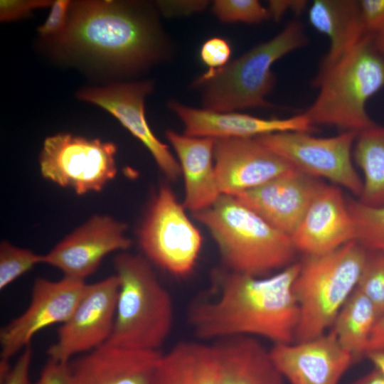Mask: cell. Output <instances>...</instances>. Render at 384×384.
<instances>
[{"mask_svg": "<svg viewBox=\"0 0 384 384\" xmlns=\"http://www.w3.org/2000/svg\"><path fill=\"white\" fill-rule=\"evenodd\" d=\"M307 43L303 26L291 21L269 41L223 68L208 70L193 82L201 90L203 109L228 112L271 107L267 97L275 83L272 65Z\"/></svg>", "mask_w": 384, "mask_h": 384, "instance_id": "obj_6", "label": "cell"}, {"mask_svg": "<svg viewBox=\"0 0 384 384\" xmlns=\"http://www.w3.org/2000/svg\"><path fill=\"white\" fill-rule=\"evenodd\" d=\"M169 107L181 119L183 134L214 139L257 138L282 132H311L314 127L302 113L287 118L265 119L236 112H218L173 101Z\"/></svg>", "mask_w": 384, "mask_h": 384, "instance_id": "obj_20", "label": "cell"}, {"mask_svg": "<svg viewBox=\"0 0 384 384\" xmlns=\"http://www.w3.org/2000/svg\"><path fill=\"white\" fill-rule=\"evenodd\" d=\"M117 146L68 133L47 137L39 156L42 176L77 194L99 192L114 178Z\"/></svg>", "mask_w": 384, "mask_h": 384, "instance_id": "obj_10", "label": "cell"}, {"mask_svg": "<svg viewBox=\"0 0 384 384\" xmlns=\"http://www.w3.org/2000/svg\"><path fill=\"white\" fill-rule=\"evenodd\" d=\"M356 289L371 302L380 317L384 313V252L368 251Z\"/></svg>", "mask_w": 384, "mask_h": 384, "instance_id": "obj_29", "label": "cell"}, {"mask_svg": "<svg viewBox=\"0 0 384 384\" xmlns=\"http://www.w3.org/2000/svg\"><path fill=\"white\" fill-rule=\"evenodd\" d=\"M350 384H384V376L376 369L361 376Z\"/></svg>", "mask_w": 384, "mask_h": 384, "instance_id": "obj_41", "label": "cell"}, {"mask_svg": "<svg viewBox=\"0 0 384 384\" xmlns=\"http://www.w3.org/2000/svg\"><path fill=\"white\" fill-rule=\"evenodd\" d=\"M43 255L29 249L16 247L6 241L0 245V289L4 290L13 282L43 263Z\"/></svg>", "mask_w": 384, "mask_h": 384, "instance_id": "obj_28", "label": "cell"}, {"mask_svg": "<svg viewBox=\"0 0 384 384\" xmlns=\"http://www.w3.org/2000/svg\"><path fill=\"white\" fill-rule=\"evenodd\" d=\"M71 4L68 0H56L53 2L47 19L38 28V32L42 37L52 38L65 31Z\"/></svg>", "mask_w": 384, "mask_h": 384, "instance_id": "obj_31", "label": "cell"}, {"mask_svg": "<svg viewBox=\"0 0 384 384\" xmlns=\"http://www.w3.org/2000/svg\"><path fill=\"white\" fill-rule=\"evenodd\" d=\"M360 18L365 32L372 36L384 31V0L358 1Z\"/></svg>", "mask_w": 384, "mask_h": 384, "instance_id": "obj_33", "label": "cell"}, {"mask_svg": "<svg viewBox=\"0 0 384 384\" xmlns=\"http://www.w3.org/2000/svg\"><path fill=\"white\" fill-rule=\"evenodd\" d=\"M347 201L354 240L368 251L384 252V205L371 206L353 199Z\"/></svg>", "mask_w": 384, "mask_h": 384, "instance_id": "obj_27", "label": "cell"}, {"mask_svg": "<svg viewBox=\"0 0 384 384\" xmlns=\"http://www.w3.org/2000/svg\"><path fill=\"white\" fill-rule=\"evenodd\" d=\"M213 345L220 384H284L270 350L257 338L233 336L216 341Z\"/></svg>", "mask_w": 384, "mask_h": 384, "instance_id": "obj_22", "label": "cell"}, {"mask_svg": "<svg viewBox=\"0 0 384 384\" xmlns=\"http://www.w3.org/2000/svg\"><path fill=\"white\" fill-rule=\"evenodd\" d=\"M353 157L363 174L358 200L371 206L384 205V125L375 124L357 134Z\"/></svg>", "mask_w": 384, "mask_h": 384, "instance_id": "obj_26", "label": "cell"}, {"mask_svg": "<svg viewBox=\"0 0 384 384\" xmlns=\"http://www.w3.org/2000/svg\"><path fill=\"white\" fill-rule=\"evenodd\" d=\"M137 239L150 262L177 277L191 273L202 246L198 229L166 183L159 186L152 198Z\"/></svg>", "mask_w": 384, "mask_h": 384, "instance_id": "obj_8", "label": "cell"}, {"mask_svg": "<svg viewBox=\"0 0 384 384\" xmlns=\"http://www.w3.org/2000/svg\"><path fill=\"white\" fill-rule=\"evenodd\" d=\"M166 136L178 157L183 178V206L191 213L208 208L221 195L214 166L215 139L181 134L173 130H168Z\"/></svg>", "mask_w": 384, "mask_h": 384, "instance_id": "obj_21", "label": "cell"}, {"mask_svg": "<svg viewBox=\"0 0 384 384\" xmlns=\"http://www.w3.org/2000/svg\"><path fill=\"white\" fill-rule=\"evenodd\" d=\"M50 39L60 50L126 73L163 59L168 51L151 15L115 1L72 2L65 31Z\"/></svg>", "mask_w": 384, "mask_h": 384, "instance_id": "obj_2", "label": "cell"}, {"mask_svg": "<svg viewBox=\"0 0 384 384\" xmlns=\"http://www.w3.org/2000/svg\"><path fill=\"white\" fill-rule=\"evenodd\" d=\"M299 266L296 261L266 277L227 270L218 296L192 306L188 319L193 332L206 341L246 336L273 345L294 342L299 309L294 284Z\"/></svg>", "mask_w": 384, "mask_h": 384, "instance_id": "obj_1", "label": "cell"}, {"mask_svg": "<svg viewBox=\"0 0 384 384\" xmlns=\"http://www.w3.org/2000/svg\"><path fill=\"white\" fill-rule=\"evenodd\" d=\"M212 10L225 23H259L270 18L267 8L257 0H216Z\"/></svg>", "mask_w": 384, "mask_h": 384, "instance_id": "obj_30", "label": "cell"}, {"mask_svg": "<svg viewBox=\"0 0 384 384\" xmlns=\"http://www.w3.org/2000/svg\"><path fill=\"white\" fill-rule=\"evenodd\" d=\"M380 348H384V313L380 316L376 322L367 351Z\"/></svg>", "mask_w": 384, "mask_h": 384, "instance_id": "obj_39", "label": "cell"}, {"mask_svg": "<svg viewBox=\"0 0 384 384\" xmlns=\"http://www.w3.org/2000/svg\"><path fill=\"white\" fill-rule=\"evenodd\" d=\"M119 292L113 329L107 343L127 348L159 351L174 324L172 298L151 262L122 252L114 259Z\"/></svg>", "mask_w": 384, "mask_h": 384, "instance_id": "obj_5", "label": "cell"}, {"mask_svg": "<svg viewBox=\"0 0 384 384\" xmlns=\"http://www.w3.org/2000/svg\"><path fill=\"white\" fill-rule=\"evenodd\" d=\"M151 384H220L214 345L183 341L162 353Z\"/></svg>", "mask_w": 384, "mask_h": 384, "instance_id": "obj_24", "label": "cell"}, {"mask_svg": "<svg viewBox=\"0 0 384 384\" xmlns=\"http://www.w3.org/2000/svg\"><path fill=\"white\" fill-rule=\"evenodd\" d=\"M152 89L149 81L114 83L83 89L78 98L113 115L148 149L169 180L176 181L181 174L178 161L168 146L154 135L146 119L144 101Z\"/></svg>", "mask_w": 384, "mask_h": 384, "instance_id": "obj_14", "label": "cell"}, {"mask_svg": "<svg viewBox=\"0 0 384 384\" xmlns=\"http://www.w3.org/2000/svg\"><path fill=\"white\" fill-rule=\"evenodd\" d=\"M378 318L371 302L356 289L337 314L331 331L356 361L366 356Z\"/></svg>", "mask_w": 384, "mask_h": 384, "instance_id": "obj_25", "label": "cell"}, {"mask_svg": "<svg viewBox=\"0 0 384 384\" xmlns=\"http://www.w3.org/2000/svg\"><path fill=\"white\" fill-rule=\"evenodd\" d=\"M324 183L293 169L234 196L269 224L290 236Z\"/></svg>", "mask_w": 384, "mask_h": 384, "instance_id": "obj_17", "label": "cell"}, {"mask_svg": "<svg viewBox=\"0 0 384 384\" xmlns=\"http://www.w3.org/2000/svg\"><path fill=\"white\" fill-rule=\"evenodd\" d=\"M213 156L222 195L236 196L294 169L256 138L215 139Z\"/></svg>", "mask_w": 384, "mask_h": 384, "instance_id": "obj_16", "label": "cell"}, {"mask_svg": "<svg viewBox=\"0 0 384 384\" xmlns=\"http://www.w3.org/2000/svg\"><path fill=\"white\" fill-rule=\"evenodd\" d=\"M126 230L110 216H92L43 255V263L58 269L64 277L85 282L105 256L130 247Z\"/></svg>", "mask_w": 384, "mask_h": 384, "instance_id": "obj_13", "label": "cell"}, {"mask_svg": "<svg viewBox=\"0 0 384 384\" xmlns=\"http://www.w3.org/2000/svg\"><path fill=\"white\" fill-rule=\"evenodd\" d=\"M307 1L304 0H272L267 7L270 18L279 21L288 11L295 14L301 13L306 6Z\"/></svg>", "mask_w": 384, "mask_h": 384, "instance_id": "obj_38", "label": "cell"}, {"mask_svg": "<svg viewBox=\"0 0 384 384\" xmlns=\"http://www.w3.org/2000/svg\"><path fill=\"white\" fill-rule=\"evenodd\" d=\"M231 55L229 43L220 37H213L203 43L200 50L202 62L208 70H215L224 67L228 63Z\"/></svg>", "mask_w": 384, "mask_h": 384, "instance_id": "obj_32", "label": "cell"}, {"mask_svg": "<svg viewBox=\"0 0 384 384\" xmlns=\"http://www.w3.org/2000/svg\"><path fill=\"white\" fill-rule=\"evenodd\" d=\"M32 355L31 345L21 351L9 372L0 378V384H33L29 378Z\"/></svg>", "mask_w": 384, "mask_h": 384, "instance_id": "obj_35", "label": "cell"}, {"mask_svg": "<svg viewBox=\"0 0 384 384\" xmlns=\"http://www.w3.org/2000/svg\"><path fill=\"white\" fill-rule=\"evenodd\" d=\"M318 92L304 112L311 124L358 133L375 123L368 101L384 87V58L366 35L329 68L318 70L311 82Z\"/></svg>", "mask_w": 384, "mask_h": 384, "instance_id": "obj_4", "label": "cell"}, {"mask_svg": "<svg viewBox=\"0 0 384 384\" xmlns=\"http://www.w3.org/2000/svg\"><path fill=\"white\" fill-rule=\"evenodd\" d=\"M33 384H72L69 362L48 358L38 379Z\"/></svg>", "mask_w": 384, "mask_h": 384, "instance_id": "obj_36", "label": "cell"}, {"mask_svg": "<svg viewBox=\"0 0 384 384\" xmlns=\"http://www.w3.org/2000/svg\"><path fill=\"white\" fill-rule=\"evenodd\" d=\"M192 215L210 234L228 271L264 276L296 262L298 252L291 237L233 196L221 194Z\"/></svg>", "mask_w": 384, "mask_h": 384, "instance_id": "obj_3", "label": "cell"}, {"mask_svg": "<svg viewBox=\"0 0 384 384\" xmlns=\"http://www.w3.org/2000/svg\"><path fill=\"white\" fill-rule=\"evenodd\" d=\"M87 284L63 277L38 278L26 310L0 330L1 359L9 360L31 345L33 336L53 324L65 322L79 303Z\"/></svg>", "mask_w": 384, "mask_h": 384, "instance_id": "obj_12", "label": "cell"}, {"mask_svg": "<svg viewBox=\"0 0 384 384\" xmlns=\"http://www.w3.org/2000/svg\"><path fill=\"white\" fill-rule=\"evenodd\" d=\"M205 1H158L161 11L168 16H181L203 10L207 5Z\"/></svg>", "mask_w": 384, "mask_h": 384, "instance_id": "obj_37", "label": "cell"}, {"mask_svg": "<svg viewBox=\"0 0 384 384\" xmlns=\"http://www.w3.org/2000/svg\"><path fill=\"white\" fill-rule=\"evenodd\" d=\"M161 355L106 342L69 361L72 384H151Z\"/></svg>", "mask_w": 384, "mask_h": 384, "instance_id": "obj_19", "label": "cell"}, {"mask_svg": "<svg viewBox=\"0 0 384 384\" xmlns=\"http://www.w3.org/2000/svg\"><path fill=\"white\" fill-rule=\"evenodd\" d=\"M365 356L372 363L373 368L384 376V348L369 350Z\"/></svg>", "mask_w": 384, "mask_h": 384, "instance_id": "obj_40", "label": "cell"}, {"mask_svg": "<svg viewBox=\"0 0 384 384\" xmlns=\"http://www.w3.org/2000/svg\"><path fill=\"white\" fill-rule=\"evenodd\" d=\"M116 274L87 284L70 318L60 325L48 358L69 362L106 343L112 334L119 292Z\"/></svg>", "mask_w": 384, "mask_h": 384, "instance_id": "obj_11", "label": "cell"}, {"mask_svg": "<svg viewBox=\"0 0 384 384\" xmlns=\"http://www.w3.org/2000/svg\"><path fill=\"white\" fill-rule=\"evenodd\" d=\"M308 18L311 26L329 40L318 70L331 66L368 35L361 21L358 1L314 0L309 8Z\"/></svg>", "mask_w": 384, "mask_h": 384, "instance_id": "obj_23", "label": "cell"}, {"mask_svg": "<svg viewBox=\"0 0 384 384\" xmlns=\"http://www.w3.org/2000/svg\"><path fill=\"white\" fill-rule=\"evenodd\" d=\"M290 237L304 255L328 252L354 240L353 219L341 188L324 183Z\"/></svg>", "mask_w": 384, "mask_h": 384, "instance_id": "obj_18", "label": "cell"}, {"mask_svg": "<svg viewBox=\"0 0 384 384\" xmlns=\"http://www.w3.org/2000/svg\"><path fill=\"white\" fill-rule=\"evenodd\" d=\"M270 350L289 384H339L355 361L332 331L304 341L274 344Z\"/></svg>", "mask_w": 384, "mask_h": 384, "instance_id": "obj_15", "label": "cell"}, {"mask_svg": "<svg viewBox=\"0 0 384 384\" xmlns=\"http://www.w3.org/2000/svg\"><path fill=\"white\" fill-rule=\"evenodd\" d=\"M357 134L341 132L333 137H318L309 132L288 131L256 139L294 169L317 179H326L358 198L362 178L353 157Z\"/></svg>", "mask_w": 384, "mask_h": 384, "instance_id": "obj_9", "label": "cell"}, {"mask_svg": "<svg viewBox=\"0 0 384 384\" xmlns=\"http://www.w3.org/2000/svg\"><path fill=\"white\" fill-rule=\"evenodd\" d=\"M368 251L356 240L328 252L304 255L294 284L299 309L295 341L327 332L356 290Z\"/></svg>", "mask_w": 384, "mask_h": 384, "instance_id": "obj_7", "label": "cell"}, {"mask_svg": "<svg viewBox=\"0 0 384 384\" xmlns=\"http://www.w3.org/2000/svg\"><path fill=\"white\" fill-rule=\"evenodd\" d=\"M373 41L375 48L384 58V31L373 36Z\"/></svg>", "mask_w": 384, "mask_h": 384, "instance_id": "obj_42", "label": "cell"}, {"mask_svg": "<svg viewBox=\"0 0 384 384\" xmlns=\"http://www.w3.org/2000/svg\"><path fill=\"white\" fill-rule=\"evenodd\" d=\"M52 1L48 0H1V21L16 20L28 14L32 11L51 6Z\"/></svg>", "mask_w": 384, "mask_h": 384, "instance_id": "obj_34", "label": "cell"}]
</instances>
